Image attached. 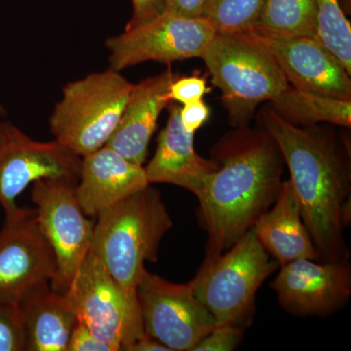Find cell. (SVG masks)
I'll return each instance as SVG.
<instances>
[{
	"instance_id": "ffe728a7",
	"label": "cell",
	"mask_w": 351,
	"mask_h": 351,
	"mask_svg": "<svg viewBox=\"0 0 351 351\" xmlns=\"http://www.w3.org/2000/svg\"><path fill=\"white\" fill-rule=\"evenodd\" d=\"M270 107L294 125L311 126L320 122L351 125V100L311 93L290 85L271 101Z\"/></svg>"
},
{
	"instance_id": "3957f363",
	"label": "cell",
	"mask_w": 351,
	"mask_h": 351,
	"mask_svg": "<svg viewBox=\"0 0 351 351\" xmlns=\"http://www.w3.org/2000/svg\"><path fill=\"white\" fill-rule=\"evenodd\" d=\"M96 219L91 250L122 287L136 293L145 263L158 261L161 241L173 226L161 193L147 184Z\"/></svg>"
},
{
	"instance_id": "83f0119b",
	"label": "cell",
	"mask_w": 351,
	"mask_h": 351,
	"mask_svg": "<svg viewBox=\"0 0 351 351\" xmlns=\"http://www.w3.org/2000/svg\"><path fill=\"white\" fill-rule=\"evenodd\" d=\"M210 117V110L202 100L186 104L180 108V119L184 130L189 133L195 132L204 125Z\"/></svg>"
},
{
	"instance_id": "603a6c76",
	"label": "cell",
	"mask_w": 351,
	"mask_h": 351,
	"mask_svg": "<svg viewBox=\"0 0 351 351\" xmlns=\"http://www.w3.org/2000/svg\"><path fill=\"white\" fill-rule=\"evenodd\" d=\"M0 351H25L22 316L18 304L0 301Z\"/></svg>"
},
{
	"instance_id": "5b68a950",
	"label": "cell",
	"mask_w": 351,
	"mask_h": 351,
	"mask_svg": "<svg viewBox=\"0 0 351 351\" xmlns=\"http://www.w3.org/2000/svg\"><path fill=\"white\" fill-rule=\"evenodd\" d=\"M133 86L110 68L68 83L49 119L55 140L80 157L105 147L119 126Z\"/></svg>"
},
{
	"instance_id": "f546056e",
	"label": "cell",
	"mask_w": 351,
	"mask_h": 351,
	"mask_svg": "<svg viewBox=\"0 0 351 351\" xmlns=\"http://www.w3.org/2000/svg\"><path fill=\"white\" fill-rule=\"evenodd\" d=\"M127 351H170V350L162 345L160 341L145 334V336L129 346Z\"/></svg>"
},
{
	"instance_id": "cb8c5ba5",
	"label": "cell",
	"mask_w": 351,
	"mask_h": 351,
	"mask_svg": "<svg viewBox=\"0 0 351 351\" xmlns=\"http://www.w3.org/2000/svg\"><path fill=\"white\" fill-rule=\"evenodd\" d=\"M243 328L232 324H219L204 337L193 351H232L241 343Z\"/></svg>"
},
{
	"instance_id": "2e32d148",
	"label": "cell",
	"mask_w": 351,
	"mask_h": 351,
	"mask_svg": "<svg viewBox=\"0 0 351 351\" xmlns=\"http://www.w3.org/2000/svg\"><path fill=\"white\" fill-rule=\"evenodd\" d=\"M167 123L157 138L156 154L144 166L149 184H169L196 195L218 164L200 156L195 151V134L184 130L180 119L179 105H168Z\"/></svg>"
},
{
	"instance_id": "d6986e66",
	"label": "cell",
	"mask_w": 351,
	"mask_h": 351,
	"mask_svg": "<svg viewBox=\"0 0 351 351\" xmlns=\"http://www.w3.org/2000/svg\"><path fill=\"white\" fill-rule=\"evenodd\" d=\"M25 351H66L78 318L64 293L44 283L18 302Z\"/></svg>"
},
{
	"instance_id": "d6a6232c",
	"label": "cell",
	"mask_w": 351,
	"mask_h": 351,
	"mask_svg": "<svg viewBox=\"0 0 351 351\" xmlns=\"http://www.w3.org/2000/svg\"><path fill=\"white\" fill-rule=\"evenodd\" d=\"M345 1H348V3H350V0H345Z\"/></svg>"
},
{
	"instance_id": "7402d4cb",
	"label": "cell",
	"mask_w": 351,
	"mask_h": 351,
	"mask_svg": "<svg viewBox=\"0 0 351 351\" xmlns=\"http://www.w3.org/2000/svg\"><path fill=\"white\" fill-rule=\"evenodd\" d=\"M265 0H209L202 17L216 34L251 32L257 24Z\"/></svg>"
},
{
	"instance_id": "52a82bcc",
	"label": "cell",
	"mask_w": 351,
	"mask_h": 351,
	"mask_svg": "<svg viewBox=\"0 0 351 351\" xmlns=\"http://www.w3.org/2000/svg\"><path fill=\"white\" fill-rule=\"evenodd\" d=\"M64 294L78 321L113 351H127L145 336L137 294L122 287L91 249Z\"/></svg>"
},
{
	"instance_id": "6da1fadb",
	"label": "cell",
	"mask_w": 351,
	"mask_h": 351,
	"mask_svg": "<svg viewBox=\"0 0 351 351\" xmlns=\"http://www.w3.org/2000/svg\"><path fill=\"white\" fill-rule=\"evenodd\" d=\"M211 156L218 169L195 195L199 223L207 233L201 267L221 257L272 206L285 168L278 145L262 126L228 132L214 145Z\"/></svg>"
},
{
	"instance_id": "484cf974",
	"label": "cell",
	"mask_w": 351,
	"mask_h": 351,
	"mask_svg": "<svg viewBox=\"0 0 351 351\" xmlns=\"http://www.w3.org/2000/svg\"><path fill=\"white\" fill-rule=\"evenodd\" d=\"M133 13L125 31L149 24L166 11L167 0H131Z\"/></svg>"
},
{
	"instance_id": "4dcf8cb0",
	"label": "cell",
	"mask_w": 351,
	"mask_h": 351,
	"mask_svg": "<svg viewBox=\"0 0 351 351\" xmlns=\"http://www.w3.org/2000/svg\"><path fill=\"white\" fill-rule=\"evenodd\" d=\"M4 127H5V121H1V120H0V141H1L2 137H3Z\"/></svg>"
},
{
	"instance_id": "ba28073f",
	"label": "cell",
	"mask_w": 351,
	"mask_h": 351,
	"mask_svg": "<svg viewBox=\"0 0 351 351\" xmlns=\"http://www.w3.org/2000/svg\"><path fill=\"white\" fill-rule=\"evenodd\" d=\"M77 182L41 179L32 184V200L44 237L54 252L56 276L51 287L64 293L92 246L95 221L82 211Z\"/></svg>"
},
{
	"instance_id": "9c48e42d",
	"label": "cell",
	"mask_w": 351,
	"mask_h": 351,
	"mask_svg": "<svg viewBox=\"0 0 351 351\" xmlns=\"http://www.w3.org/2000/svg\"><path fill=\"white\" fill-rule=\"evenodd\" d=\"M145 332L170 351H193L216 327L191 281L178 284L145 269L136 288Z\"/></svg>"
},
{
	"instance_id": "f1b7e54d",
	"label": "cell",
	"mask_w": 351,
	"mask_h": 351,
	"mask_svg": "<svg viewBox=\"0 0 351 351\" xmlns=\"http://www.w3.org/2000/svg\"><path fill=\"white\" fill-rule=\"evenodd\" d=\"M209 0H167L166 11L184 18H201Z\"/></svg>"
},
{
	"instance_id": "1f68e13d",
	"label": "cell",
	"mask_w": 351,
	"mask_h": 351,
	"mask_svg": "<svg viewBox=\"0 0 351 351\" xmlns=\"http://www.w3.org/2000/svg\"><path fill=\"white\" fill-rule=\"evenodd\" d=\"M6 112L5 110H4V108L2 107L1 104H0V115H5Z\"/></svg>"
},
{
	"instance_id": "277c9868",
	"label": "cell",
	"mask_w": 351,
	"mask_h": 351,
	"mask_svg": "<svg viewBox=\"0 0 351 351\" xmlns=\"http://www.w3.org/2000/svg\"><path fill=\"white\" fill-rule=\"evenodd\" d=\"M200 58L234 128L248 126L260 104L289 87L274 58L249 32L215 34Z\"/></svg>"
},
{
	"instance_id": "8fae6325",
	"label": "cell",
	"mask_w": 351,
	"mask_h": 351,
	"mask_svg": "<svg viewBox=\"0 0 351 351\" xmlns=\"http://www.w3.org/2000/svg\"><path fill=\"white\" fill-rule=\"evenodd\" d=\"M82 157L57 140L39 142L5 121L0 141V205L5 215L19 208L16 200L41 179L78 181Z\"/></svg>"
},
{
	"instance_id": "d4e9b609",
	"label": "cell",
	"mask_w": 351,
	"mask_h": 351,
	"mask_svg": "<svg viewBox=\"0 0 351 351\" xmlns=\"http://www.w3.org/2000/svg\"><path fill=\"white\" fill-rule=\"evenodd\" d=\"M210 91L206 80L199 75L184 76L172 82L169 89V100L176 103L186 104L202 100L203 96Z\"/></svg>"
},
{
	"instance_id": "e0dca14e",
	"label": "cell",
	"mask_w": 351,
	"mask_h": 351,
	"mask_svg": "<svg viewBox=\"0 0 351 351\" xmlns=\"http://www.w3.org/2000/svg\"><path fill=\"white\" fill-rule=\"evenodd\" d=\"M178 76L168 68L134 84L119 126L106 147L132 162L144 165L157 120L171 103L170 86Z\"/></svg>"
},
{
	"instance_id": "4316f807",
	"label": "cell",
	"mask_w": 351,
	"mask_h": 351,
	"mask_svg": "<svg viewBox=\"0 0 351 351\" xmlns=\"http://www.w3.org/2000/svg\"><path fill=\"white\" fill-rule=\"evenodd\" d=\"M66 351H113L107 343L97 338L84 324L78 321L69 338Z\"/></svg>"
},
{
	"instance_id": "7a4b0ae2",
	"label": "cell",
	"mask_w": 351,
	"mask_h": 351,
	"mask_svg": "<svg viewBox=\"0 0 351 351\" xmlns=\"http://www.w3.org/2000/svg\"><path fill=\"white\" fill-rule=\"evenodd\" d=\"M261 126L280 149L299 200L302 219L321 260L346 262L343 230L350 223V167L334 138L315 128H301L271 107L260 114Z\"/></svg>"
},
{
	"instance_id": "4fadbf2b",
	"label": "cell",
	"mask_w": 351,
	"mask_h": 351,
	"mask_svg": "<svg viewBox=\"0 0 351 351\" xmlns=\"http://www.w3.org/2000/svg\"><path fill=\"white\" fill-rule=\"evenodd\" d=\"M346 262L298 258L279 267L271 287L279 304L295 316L327 317L350 302L351 267Z\"/></svg>"
},
{
	"instance_id": "9a60e30c",
	"label": "cell",
	"mask_w": 351,
	"mask_h": 351,
	"mask_svg": "<svg viewBox=\"0 0 351 351\" xmlns=\"http://www.w3.org/2000/svg\"><path fill=\"white\" fill-rule=\"evenodd\" d=\"M147 184L144 165L105 145L82 157L75 195L82 211L93 219Z\"/></svg>"
},
{
	"instance_id": "44dd1931",
	"label": "cell",
	"mask_w": 351,
	"mask_h": 351,
	"mask_svg": "<svg viewBox=\"0 0 351 351\" xmlns=\"http://www.w3.org/2000/svg\"><path fill=\"white\" fill-rule=\"evenodd\" d=\"M251 32L274 38H316L317 0H265Z\"/></svg>"
},
{
	"instance_id": "ac0fdd59",
	"label": "cell",
	"mask_w": 351,
	"mask_h": 351,
	"mask_svg": "<svg viewBox=\"0 0 351 351\" xmlns=\"http://www.w3.org/2000/svg\"><path fill=\"white\" fill-rule=\"evenodd\" d=\"M251 230L279 267L298 258L322 261L302 219L290 180L282 182L276 200Z\"/></svg>"
},
{
	"instance_id": "5bb4252c",
	"label": "cell",
	"mask_w": 351,
	"mask_h": 351,
	"mask_svg": "<svg viewBox=\"0 0 351 351\" xmlns=\"http://www.w3.org/2000/svg\"><path fill=\"white\" fill-rule=\"evenodd\" d=\"M248 32L272 55L290 86L351 100L350 73L317 38H274Z\"/></svg>"
},
{
	"instance_id": "8992f818",
	"label": "cell",
	"mask_w": 351,
	"mask_h": 351,
	"mask_svg": "<svg viewBox=\"0 0 351 351\" xmlns=\"http://www.w3.org/2000/svg\"><path fill=\"white\" fill-rule=\"evenodd\" d=\"M278 269L250 230L211 265L200 267L191 281L217 325L245 329L253 320L258 289Z\"/></svg>"
},
{
	"instance_id": "30bf717a",
	"label": "cell",
	"mask_w": 351,
	"mask_h": 351,
	"mask_svg": "<svg viewBox=\"0 0 351 351\" xmlns=\"http://www.w3.org/2000/svg\"><path fill=\"white\" fill-rule=\"evenodd\" d=\"M215 34L204 18H184L165 11L149 24L107 39L110 68L120 71L145 62L170 64L200 58Z\"/></svg>"
},
{
	"instance_id": "7c38bea8",
	"label": "cell",
	"mask_w": 351,
	"mask_h": 351,
	"mask_svg": "<svg viewBox=\"0 0 351 351\" xmlns=\"http://www.w3.org/2000/svg\"><path fill=\"white\" fill-rule=\"evenodd\" d=\"M55 276L56 258L39 228L36 210L19 207L5 215L0 230V301L18 304Z\"/></svg>"
}]
</instances>
